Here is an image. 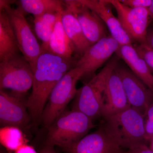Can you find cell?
Segmentation results:
<instances>
[{"instance_id":"4316f807","label":"cell","mask_w":153,"mask_h":153,"mask_svg":"<svg viewBox=\"0 0 153 153\" xmlns=\"http://www.w3.org/2000/svg\"><path fill=\"white\" fill-rule=\"evenodd\" d=\"M15 153H38L33 146L27 143L23 145L14 152Z\"/></svg>"},{"instance_id":"52a82bcc","label":"cell","mask_w":153,"mask_h":153,"mask_svg":"<svg viewBox=\"0 0 153 153\" xmlns=\"http://www.w3.org/2000/svg\"><path fill=\"white\" fill-rule=\"evenodd\" d=\"M116 11L122 26L133 41L148 45V27L150 19L148 8H131L119 0H108Z\"/></svg>"},{"instance_id":"277c9868","label":"cell","mask_w":153,"mask_h":153,"mask_svg":"<svg viewBox=\"0 0 153 153\" xmlns=\"http://www.w3.org/2000/svg\"><path fill=\"white\" fill-rule=\"evenodd\" d=\"M103 119V124L123 149L147 144L145 116L137 110L130 107Z\"/></svg>"},{"instance_id":"ffe728a7","label":"cell","mask_w":153,"mask_h":153,"mask_svg":"<svg viewBox=\"0 0 153 153\" xmlns=\"http://www.w3.org/2000/svg\"><path fill=\"white\" fill-rule=\"evenodd\" d=\"M17 3L24 13L32 14L34 17L48 12H63L65 6L64 1L60 0H21Z\"/></svg>"},{"instance_id":"ac0fdd59","label":"cell","mask_w":153,"mask_h":153,"mask_svg":"<svg viewBox=\"0 0 153 153\" xmlns=\"http://www.w3.org/2000/svg\"><path fill=\"white\" fill-rule=\"evenodd\" d=\"M8 15L0 12V62L20 52Z\"/></svg>"},{"instance_id":"1f68e13d","label":"cell","mask_w":153,"mask_h":153,"mask_svg":"<svg viewBox=\"0 0 153 153\" xmlns=\"http://www.w3.org/2000/svg\"><path fill=\"white\" fill-rule=\"evenodd\" d=\"M150 146L149 147L150 148L152 151L153 152V137L151 139L150 141L149 142Z\"/></svg>"},{"instance_id":"44dd1931","label":"cell","mask_w":153,"mask_h":153,"mask_svg":"<svg viewBox=\"0 0 153 153\" xmlns=\"http://www.w3.org/2000/svg\"><path fill=\"white\" fill-rule=\"evenodd\" d=\"M0 143L8 151L15 152L28 142L20 128L5 126L0 129Z\"/></svg>"},{"instance_id":"8fae6325","label":"cell","mask_w":153,"mask_h":153,"mask_svg":"<svg viewBox=\"0 0 153 153\" xmlns=\"http://www.w3.org/2000/svg\"><path fill=\"white\" fill-rule=\"evenodd\" d=\"M120 47V44L112 36H107L91 45L79 57L75 66L83 71V77L92 76L116 53Z\"/></svg>"},{"instance_id":"8992f818","label":"cell","mask_w":153,"mask_h":153,"mask_svg":"<svg viewBox=\"0 0 153 153\" xmlns=\"http://www.w3.org/2000/svg\"><path fill=\"white\" fill-rule=\"evenodd\" d=\"M33 68L20 53L0 62V89L23 97L33 87Z\"/></svg>"},{"instance_id":"5b68a950","label":"cell","mask_w":153,"mask_h":153,"mask_svg":"<svg viewBox=\"0 0 153 153\" xmlns=\"http://www.w3.org/2000/svg\"><path fill=\"white\" fill-rule=\"evenodd\" d=\"M83 76V71L78 67H74L68 71L54 86L48 100L41 120L48 128L65 110L67 105L73 100L77 89L76 83Z\"/></svg>"},{"instance_id":"f1b7e54d","label":"cell","mask_w":153,"mask_h":153,"mask_svg":"<svg viewBox=\"0 0 153 153\" xmlns=\"http://www.w3.org/2000/svg\"><path fill=\"white\" fill-rule=\"evenodd\" d=\"M15 1H7V0H1L0 1V12L4 10L6 8L11 6L13 3L16 2Z\"/></svg>"},{"instance_id":"2e32d148","label":"cell","mask_w":153,"mask_h":153,"mask_svg":"<svg viewBox=\"0 0 153 153\" xmlns=\"http://www.w3.org/2000/svg\"><path fill=\"white\" fill-rule=\"evenodd\" d=\"M116 54L126 63L136 76L153 92V74L132 44L120 46Z\"/></svg>"},{"instance_id":"9c48e42d","label":"cell","mask_w":153,"mask_h":153,"mask_svg":"<svg viewBox=\"0 0 153 153\" xmlns=\"http://www.w3.org/2000/svg\"><path fill=\"white\" fill-rule=\"evenodd\" d=\"M122 82L129 104L144 115L153 103V92L127 67L119 63L115 68Z\"/></svg>"},{"instance_id":"5bb4252c","label":"cell","mask_w":153,"mask_h":153,"mask_svg":"<svg viewBox=\"0 0 153 153\" xmlns=\"http://www.w3.org/2000/svg\"><path fill=\"white\" fill-rule=\"evenodd\" d=\"M97 14L109 31L111 36L120 46L132 44L133 41L122 26L119 20L114 16L111 5L108 0H79Z\"/></svg>"},{"instance_id":"9a60e30c","label":"cell","mask_w":153,"mask_h":153,"mask_svg":"<svg viewBox=\"0 0 153 153\" xmlns=\"http://www.w3.org/2000/svg\"><path fill=\"white\" fill-rule=\"evenodd\" d=\"M130 107L120 77L114 69L107 81L102 117H108Z\"/></svg>"},{"instance_id":"d4e9b609","label":"cell","mask_w":153,"mask_h":153,"mask_svg":"<svg viewBox=\"0 0 153 153\" xmlns=\"http://www.w3.org/2000/svg\"><path fill=\"white\" fill-rule=\"evenodd\" d=\"M121 2L131 8H149L152 2V0H122Z\"/></svg>"},{"instance_id":"6da1fadb","label":"cell","mask_w":153,"mask_h":153,"mask_svg":"<svg viewBox=\"0 0 153 153\" xmlns=\"http://www.w3.org/2000/svg\"><path fill=\"white\" fill-rule=\"evenodd\" d=\"M79 57H65L42 49L33 68L32 91L27 102L30 117L41 120L49 94L54 86L68 71L76 66Z\"/></svg>"},{"instance_id":"d6986e66","label":"cell","mask_w":153,"mask_h":153,"mask_svg":"<svg viewBox=\"0 0 153 153\" xmlns=\"http://www.w3.org/2000/svg\"><path fill=\"white\" fill-rule=\"evenodd\" d=\"M47 50L61 57H71L74 56V47L63 28L61 15L54 27Z\"/></svg>"},{"instance_id":"484cf974","label":"cell","mask_w":153,"mask_h":153,"mask_svg":"<svg viewBox=\"0 0 153 153\" xmlns=\"http://www.w3.org/2000/svg\"><path fill=\"white\" fill-rule=\"evenodd\" d=\"M126 153H153L147 144H143L126 151Z\"/></svg>"},{"instance_id":"f546056e","label":"cell","mask_w":153,"mask_h":153,"mask_svg":"<svg viewBox=\"0 0 153 153\" xmlns=\"http://www.w3.org/2000/svg\"><path fill=\"white\" fill-rule=\"evenodd\" d=\"M147 42L148 45L153 49V32L148 34Z\"/></svg>"},{"instance_id":"83f0119b","label":"cell","mask_w":153,"mask_h":153,"mask_svg":"<svg viewBox=\"0 0 153 153\" xmlns=\"http://www.w3.org/2000/svg\"><path fill=\"white\" fill-rule=\"evenodd\" d=\"M40 153H57L54 149V146L46 143L40 151Z\"/></svg>"},{"instance_id":"e0dca14e","label":"cell","mask_w":153,"mask_h":153,"mask_svg":"<svg viewBox=\"0 0 153 153\" xmlns=\"http://www.w3.org/2000/svg\"><path fill=\"white\" fill-rule=\"evenodd\" d=\"M61 22L65 33L74 47V55L81 57L91 45L85 38L74 14L66 6L61 14Z\"/></svg>"},{"instance_id":"30bf717a","label":"cell","mask_w":153,"mask_h":153,"mask_svg":"<svg viewBox=\"0 0 153 153\" xmlns=\"http://www.w3.org/2000/svg\"><path fill=\"white\" fill-rule=\"evenodd\" d=\"M64 1L66 7L77 19L85 38L91 45L108 36L106 25L94 11L79 0Z\"/></svg>"},{"instance_id":"7402d4cb","label":"cell","mask_w":153,"mask_h":153,"mask_svg":"<svg viewBox=\"0 0 153 153\" xmlns=\"http://www.w3.org/2000/svg\"><path fill=\"white\" fill-rule=\"evenodd\" d=\"M34 27L36 35L42 41V49L48 50L50 38L54 27L42 21L40 17H34Z\"/></svg>"},{"instance_id":"3957f363","label":"cell","mask_w":153,"mask_h":153,"mask_svg":"<svg viewBox=\"0 0 153 153\" xmlns=\"http://www.w3.org/2000/svg\"><path fill=\"white\" fill-rule=\"evenodd\" d=\"M95 126L93 120L75 110L66 111L48 127L46 143L68 151Z\"/></svg>"},{"instance_id":"4dcf8cb0","label":"cell","mask_w":153,"mask_h":153,"mask_svg":"<svg viewBox=\"0 0 153 153\" xmlns=\"http://www.w3.org/2000/svg\"><path fill=\"white\" fill-rule=\"evenodd\" d=\"M148 10H149L151 19L153 20V0H152V4H151L150 7L148 8Z\"/></svg>"},{"instance_id":"cb8c5ba5","label":"cell","mask_w":153,"mask_h":153,"mask_svg":"<svg viewBox=\"0 0 153 153\" xmlns=\"http://www.w3.org/2000/svg\"><path fill=\"white\" fill-rule=\"evenodd\" d=\"M145 120L146 139L149 142L153 137V103L146 111Z\"/></svg>"},{"instance_id":"7a4b0ae2","label":"cell","mask_w":153,"mask_h":153,"mask_svg":"<svg viewBox=\"0 0 153 153\" xmlns=\"http://www.w3.org/2000/svg\"><path fill=\"white\" fill-rule=\"evenodd\" d=\"M120 59L116 54L98 74L77 89L71 109L82 113L93 120L102 117L107 81Z\"/></svg>"},{"instance_id":"7c38bea8","label":"cell","mask_w":153,"mask_h":153,"mask_svg":"<svg viewBox=\"0 0 153 153\" xmlns=\"http://www.w3.org/2000/svg\"><path fill=\"white\" fill-rule=\"evenodd\" d=\"M69 153H126L104 125L72 145Z\"/></svg>"},{"instance_id":"ba28073f","label":"cell","mask_w":153,"mask_h":153,"mask_svg":"<svg viewBox=\"0 0 153 153\" xmlns=\"http://www.w3.org/2000/svg\"><path fill=\"white\" fill-rule=\"evenodd\" d=\"M20 52L34 68L37 59L42 51L41 46L26 20L25 13L19 8H14L11 6L6 8Z\"/></svg>"},{"instance_id":"603a6c76","label":"cell","mask_w":153,"mask_h":153,"mask_svg":"<svg viewBox=\"0 0 153 153\" xmlns=\"http://www.w3.org/2000/svg\"><path fill=\"white\" fill-rule=\"evenodd\" d=\"M135 48L150 69L153 72V49L148 45H138L134 46Z\"/></svg>"},{"instance_id":"4fadbf2b","label":"cell","mask_w":153,"mask_h":153,"mask_svg":"<svg viewBox=\"0 0 153 153\" xmlns=\"http://www.w3.org/2000/svg\"><path fill=\"white\" fill-rule=\"evenodd\" d=\"M23 97L0 91V123L2 126H13L26 127L31 119Z\"/></svg>"}]
</instances>
